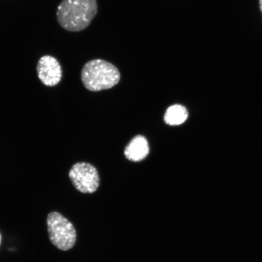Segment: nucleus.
<instances>
[{
	"instance_id": "1",
	"label": "nucleus",
	"mask_w": 262,
	"mask_h": 262,
	"mask_svg": "<svg viewBox=\"0 0 262 262\" xmlns=\"http://www.w3.org/2000/svg\"><path fill=\"white\" fill-rule=\"evenodd\" d=\"M97 12L96 0H63L58 6L57 19L64 30L80 32L90 25Z\"/></svg>"
},
{
	"instance_id": "2",
	"label": "nucleus",
	"mask_w": 262,
	"mask_h": 262,
	"mask_svg": "<svg viewBox=\"0 0 262 262\" xmlns=\"http://www.w3.org/2000/svg\"><path fill=\"white\" fill-rule=\"evenodd\" d=\"M81 81L88 90H109L119 83L121 75L113 64L101 59L87 62L81 70Z\"/></svg>"
},
{
	"instance_id": "3",
	"label": "nucleus",
	"mask_w": 262,
	"mask_h": 262,
	"mask_svg": "<svg viewBox=\"0 0 262 262\" xmlns=\"http://www.w3.org/2000/svg\"><path fill=\"white\" fill-rule=\"evenodd\" d=\"M48 231L51 243L59 250L68 251L77 240L76 231L72 223L57 212L49 213L47 217Z\"/></svg>"
},
{
	"instance_id": "4",
	"label": "nucleus",
	"mask_w": 262,
	"mask_h": 262,
	"mask_svg": "<svg viewBox=\"0 0 262 262\" xmlns=\"http://www.w3.org/2000/svg\"><path fill=\"white\" fill-rule=\"evenodd\" d=\"M69 177L77 191L83 194H93L100 186V177L93 165L85 162L75 164Z\"/></svg>"
},
{
	"instance_id": "5",
	"label": "nucleus",
	"mask_w": 262,
	"mask_h": 262,
	"mask_svg": "<svg viewBox=\"0 0 262 262\" xmlns=\"http://www.w3.org/2000/svg\"><path fill=\"white\" fill-rule=\"evenodd\" d=\"M37 71L39 79L45 86L53 87L60 83L63 71L60 63L51 55H44L38 61Z\"/></svg>"
},
{
	"instance_id": "6",
	"label": "nucleus",
	"mask_w": 262,
	"mask_h": 262,
	"mask_svg": "<svg viewBox=\"0 0 262 262\" xmlns=\"http://www.w3.org/2000/svg\"><path fill=\"white\" fill-rule=\"evenodd\" d=\"M150 151L148 142L141 135L134 137L124 149V155L131 162H139L145 160Z\"/></svg>"
},
{
	"instance_id": "7",
	"label": "nucleus",
	"mask_w": 262,
	"mask_h": 262,
	"mask_svg": "<svg viewBox=\"0 0 262 262\" xmlns=\"http://www.w3.org/2000/svg\"><path fill=\"white\" fill-rule=\"evenodd\" d=\"M188 117V112L185 106L174 104L166 110L164 121L170 126H178L184 123Z\"/></svg>"
},
{
	"instance_id": "8",
	"label": "nucleus",
	"mask_w": 262,
	"mask_h": 262,
	"mask_svg": "<svg viewBox=\"0 0 262 262\" xmlns=\"http://www.w3.org/2000/svg\"><path fill=\"white\" fill-rule=\"evenodd\" d=\"M259 7L262 14V0H259Z\"/></svg>"
},
{
	"instance_id": "9",
	"label": "nucleus",
	"mask_w": 262,
	"mask_h": 262,
	"mask_svg": "<svg viewBox=\"0 0 262 262\" xmlns=\"http://www.w3.org/2000/svg\"><path fill=\"white\" fill-rule=\"evenodd\" d=\"M2 243V235L1 233H0V245H1Z\"/></svg>"
}]
</instances>
